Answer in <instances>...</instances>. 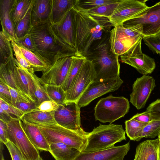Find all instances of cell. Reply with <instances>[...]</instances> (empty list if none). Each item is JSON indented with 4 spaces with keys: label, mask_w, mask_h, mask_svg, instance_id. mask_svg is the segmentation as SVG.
I'll return each instance as SVG.
<instances>
[{
    "label": "cell",
    "mask_w": 160,
    "mask_h": 160,
    "mask_svg": "<svg viewBox=\"0 0 160 160\" xmlns=\"http://www.w3.org/2000/svg\"><path fill=\"white\" fill-rule=\"evenodd\" d=\"M75 9L74 38L76 55L85 57L92 43L114 27L108 18L91 15Z\"/></svg>",
    "instance_id": "1"
},
{
    "label": "cell",
    "mask_w": 160,
    "mask_h": 160,
    "mask_svg": "<svg viewBox=\"0 0 160 160\" xmlns=\"http://www.w3.org/2000/svg\"><path fill=\"white\" fill-rule=\"evenodd\" d=\"M110 32L94 42L85 56L92 63L95 72L94 81L115 79L120 77L119 57L111 50Z\"/></svg>",
    "instance_id": "2"
},
{
    "label": "cell",
    "mask_w": 160,
    "mask_h": 160,
    "mask_svg": "<svg viewBox=\"0 0 160 160\" xmlns=\"http://www.w3.org/2000/svg\"><path fill=\"white\" fill-rule=\"evenodd\" d=\"M50 21L38 24L33 27L30 34L36 53L51 66L59 59L76 55L56 42L51 29Z\"/></svg>",
    "instance_id": "3"
},
{
    "label": "cell",
    "mask_w": 160,
    "mask_h": 160,
    "mask_svg": "<svg viewBox=\"0 0 160 160\" xmlns=\"http://www.w3.org/2000/svg\"><path fill=\"white\" fill-rule=\"evenodd\" d=\"M125 133L122 125L100 123L89 132L87 144L82 152H91L112 147L115 143L126 140Z\"/></svg>",
    "instance_id": "4"
},
{
    "label": "cell",
    "mask_w": 160,
    "mask_h": 160,
    "mask_svg": "<svg viewBox=\"0 0 160 160\" xmlns=\"http://www.w3.org/2000/svg\"><path fill=\"white\" fill-rule=\"evenodd\" d=\"M130 105L128 100L123 97L110 95L100 99L94 108L96 120L110 124L123 117L128 112Z\"/></svg>",
    "instance_id": "5"
},
{
    "label": "cell",
    "mask_w": 160,
    "mask_h": 160,
    "mask_svg": "<svg viewBox=\"0 0 160 160\" xmlns=\"http://www.w3.org/2000/svg\"><path fill=\"white\" fill-rule=\"evenodd\" d=\"M36 126L44 135L49 145L61 142L74 148L81 152H83L86 147L87 138L57 123Z\"/></svg>",
    "instance_id": "6"
},
{
    "label": "cell",
    "mask_w": 160,
    "mask_h": 160,
    "mask_svg": "<svg viewBox=\"0 0 160 160\" xmlns=\"http://www.w3.org/2000/svg\"><path fill=\"white\" fill-rule=\"evenodd\" d=\"M9 141L20 150L25 160H38L42 158L38 150L32 144L26 134L20 119L15 118L8 123Z\"/></svg>",
    "instance_id": "7"
},
{
    "label": "cell",
    "mask_w": 160,
    "mask_h": 160,
    "mask_svg": "<svg viewBox=\"0 0 160 160\" xmlns=\"http://www.w3.org/2000/svg\"><path fill=\"white\" fill-rule=\"evenodd\" d=\"M80 108L77 102H66L53 111L54 119L59 125L75 131L87 138L89 132L81 127Z\"/></svg>",
    "instance_id": "8"
},
{
    "label": "cell",
    "mask_w": 160,
    "mask_h": 160,
    "mask_svg": "<svg viewBox=\"0 0 160 160\" xmlns=\"http://www.w3.org/2000/svg\"><path fill=\"white\" fill-rule=\"evenodd\" d=\"M125 28L142 26L143 37L160 33V1L148 7L133 18L122 24Z\"/></svg>",
    "instance_id": "9"
},
{
    "label": "cell",
    "mask_w": 160,
    "mask_h": 160,
    "mask_svg": "<svg viewBox=\"0 0 160 160\" xmlns=\"http://www.w3.org/2000/svg\"><path fill=\"white\" fill-rule=\"evenodd\" d=\"M141 36L125 53L121 55V61L132 67L140 74L147 75L151 73L156 68L154 59L142 52Z\"/></svg>",
    "instance_id": "10"
},
{
    "label": "cell",
    "mask_w": 160,
    "mask_h": 160,
    "mask_svg": "<svg viewBox=\"0 0 160 160\" xmlns=\"http://www.w3.org/2000/svg\"><path fill=\"white\" fill-rule=\"evenodd\" d=\"M75 10L74 8H72L60 21L51 24L50 29L59 44L65 49L76 53L74 38Z\"/></svg>",
    "instance_id": "11"
},
{
    "label": "cell",
    "mask_w": 160,
    "mask_h": 160,
    "mask_svg": "<svg viewBox=\"0 0 160 160\" xmlns=\"http://www.w3.org/2000/svg\"><path fill=\"white\" fill-rule=\"evenodd\" d=\"M95 78L92 62L86 59L70 87L65 92V102H77Z\"/></svg>",
    "instance_id": "12"
},
{
    "label": "cell",
    "mask_w": 160,
    "mask_h": 160,
    "mask_svg": "<svg viewBox=\"0 0 160 160\" xmlns=\"http://www.w3.org/2000/svg\"><path fill=\"white\" fill-rule=\"evenodd\" d=\"M123 83L120 77L115 79L94 81L78 99L77 104L80 108L84 107L96 98L117 90Z\"/></svg>",
    "instance_id": "13"
},
{
    "label": "cell",
    "mask_w": 160,
    "mask_h": 160,
    "mask_svg": "<svg viewBox=\"0 0 160 160\" xmlns=\"http://www.w3.org/2000/svg\"><path fill=\"white\" fill-rule=\"evenodd\" d=\"M145 1L119 0L112 14L108 18L114 27L122 24L147 8Z\"/></svg>",
    "instance_id": "14"
},
{
    "label": "cell",
    "mask_w": 160,
    "mask_h": 160,
    "mask_svg": "<svg viewBox=\"0 0 160 160\" xmlns=\"http://www.w3.org/2000/svg\"><path fill=\"white\" fill-rule=\"evenodd\" d=\"M156 86L155 80L152 76L143 75L137 78L132 86L130 102L138 110L144 108Z\"/></svg>",
    "instance_id": "15"
},
{
    "label": "cell",
    "mask_w": 160,
    "mask_h": 160,
    "mask_svg": "<svg viewBox=\"0 0 160 160\" xmlns=\"http://www.w3.org/2000/svg\"><path fill=\"white\" fill-rule=\"evenodd\" d=\"M72 56L60 58L55 61L46 71L42 72L40 78L46 84L61 86L68 72Z\"/></svg>",
    "instance_id": "16"
},
{
    "label": "cell",
    "mask_w": 160,
    "mask_h": 160,
    "mask_svg": "<svg viewBox=\"0 0 160 160\" xmlns=\"http://www.w3.org/2000/svg\"><path fill=\"white\" fill-rule=\"evenodd\" d=\"M130 148L126 144L91 152H81L74 160H123Z\"/></svg>",
    "instance_id": "17"
},
{
    "label": "cell",
    "mask_w": 160,
    "mask_h": 160,
    "mask_svg": "<svg viewBox=\"0 0 160 160\" xmlns=\"http://www.w3.org/2000/svg\"><path fill=\"white\" fill-rule=\"evenodd\" d=\"M139 38L130 37L118 27L115 26L110 32L109 42L111 50L119 57L126 53Z\"/></svg>",
    "instance_id": "18"
},
{
    "label": "cell",
    "mask_w": 160,
    "mask_h": 160,
    "mask_svg": "<svg viewBox=\"0 0 160 160\" xmlns=\"http://www.w3.org/2000/svg\"><path fill=\"white\" fill-rule=\"evenodd\" d=\"M32 74L17 65L15 72V79L19 91L28 97L32 102L37 103L35 95V85Z\"/></svg>",
    "instance_id": "19"
},
{
    "label": "cell",
    "mask_w": 160,
    "mask_h": 160,
    "mask_svg": "<svg viewBox=\"0 0 160 160\" xmlns=\"http://www.w3.org/2000/svg\"><path fill=\"white\" fill-rule=\"evenodd\" d=\"M14 0H0V19L2 31L11 41L16 38L10 12Z\"/></svg>",
    "instance_id": "20"
},
{
    "label": "cell",
    "mask_w": 160,
    "mask_h": 160,
    "mask_svg": "<svg viewBox=\"0 0 160 160\" xmlns=\"http://www.w3.org/2000/svg\"><path fill=\"white\" fill-rule=\"evenodd\" d=\"M52 1L34 0L31 12V21L33 27L41 22L50 21Z\"/></svg>",
    "instance_id": "21"
},
{
    "label": "cell",
    "mask_w": 160,
    "mask_h": 160,
    "mask_svg": "<svg viewBox=\"0 0 160 160\" xmlns=\"http://www.w3.org/2000/svg\"><path fill=\"white\" fill-rule=\"evenodd\" d=\"M158 138L148 140L137 146L134 160H159Z\"/></svg>",
    "instance_id": "22"
},
{
    "label": "cell",
    "mask_w": 160,
    "mask_h": 160,
    "mask_svg": "<svg viewBox=\"0 0 160 160\" xmlns=\"http://www.w3.org/2000/svg\"><path fill=\"white\" fill-rule=\"evenodd\" d=\"M22 123L24 131L33 145L38 150L49 152V145L38 127L23 121Z\"/></svg>",
    "instance_id": "23"
},
{
    "label": "cell",
    "mask_w": 160,
    "mask_h": 160,
    "mask_svg": "<svg viewBox=\"0 0 160 160\" xmlns=\"http://www.w3.org/2000/svg\"><path fill=\"white\" fill-rule=\"evenodd\" d=\"M78 0H52L50 21L51 24L60 21L67 13L74 8Z\"/></svg>",
    "instance_id": "24"
},
{
    "label": "cell",
    "mask_w": 160,
    "mask_h": 160,
    "mask_svg": "<svg viewBox=\"0 0 160 160\" xmlns=\"http://www.w3.org/2000/svg\"><path fill=\"white\" fill-rule=\"evenodd\" d=\"M49 152L56 160H74L81 152L78 150L61 142L49 145Z\"/></svg>",
    "instance_id": "25"
},
{
    "label": "cell",
    "mask_w": 160,
    "mask_h": 160,
    "mask_svg": "<svg viewBox=\"0 0 160 160\" xmlns=\"http://www.w3.org/2000/svg\"><path fill=\"white\" fill-rule=\"evenodd\" d=\"M21 121L34 125H47L57 123L51 112L35 111L24 114L21 118Z\"/></svg>",
    "instance_id": "26"
},
{
    "label": "cell",
    "mask_w": 160,
    "mask_h": 160,
    "mask_svg": "<svg viewBox=\"0 0 160 160\" xmlns=\"http://www.w3.org/2000/svg\"><path fill=\"white\" fill-rule=\"evenodd\" d=\"M16 66L14 57L5 63L0 64V81L19 91L15 79Z\"/></svg>",
    "instance_id": "27"
},
{
    "label": "cell",
    "mask_w": 160,
    "mask_h": 160,
    "mask_svg": "<svg viewBox=\"0 0 160 160\" xmlns=\"http://www.w3.org/2000/svg\"><path fill=\"white\" fill-rule=\"evenodd\" d=\"M71 65L65 80L61 86L64 91H67L78 75L82 65L86 60L84 56L74 55L71 57Z\"/></svg>",
    "instance_id": "28"
},
{
    "label": "cell",
    "mask_w": 160,
    "mask_h": 160,
    "mask_svg": "<svg viewBox=\"0 0 160 160\" xmlns=\"http://www.w3.org/2000/svg\"><path fill=\"white\" fill-rule=\"evenodd\" d=\"M34 0H14L10 12L13 27L25 16Z\"/></svg>",
    "instance_id": "29"
},
{
    "label": "cell",
    "mask_w": 160,
    "mask_h": 160,
    "mask_svg": "<svg viewBox=\"0 0 160 160\" xmlns=\"http://www.w3.org/2000/svg\"><path fill=\"white\" fill-rule=\"evenodd\" d=\"M23 55L31 65L34 72L46 71L50 66L35 53L18 46Z\"/></svg>",
    "instance_id": "30"
},
{
    "label": "cell",
    "mask_w": 160,
    "mask_h": 160,
    "mask_svg": "<svg viewBox=\"0 0 160 160\" xmlns=\"http://www.w3.org/2000/svg\"><path fill=\"white\" fill-rule=\"evenodd\" d=\"M33 4L23 18L18 21L14 27L16 39L22 38L29 33L33 27L31 21V12Z\"/></svg>",
    "instance_id": "31"
},
{
    "label": "cell",
    "mask_w": 160,
    "mask_h": 160,
    "mask_svg": "<svg viewBox=\"0 0 160 160\" xmlns=\"http://www.w3.org/2000/svg\"><path fill=\"white\" fill-rule=\"evenodd\" d=\"M11 41L2 31L0 32V62L5 63L14 57Z\"/></svg>",
    "instance_id": "32"
},
{
    "label": "cell",
    "mask_w": 160,
    "mask_h": 160,
    "mask_svg": "<svg viewBox=\"0 0 160 160\" xmlns=\"http://www.w3.org/2000/svg\"><path fill=\"white\" fill-rule=\"evenodd\" d=\"M125 123L127 136L131 140L136 141L139 134L148 123L141 122L132 118Z\"/></svg>",
    "instance_id": "33"
},
{
    "label": "cell",
    "mask_w": 160,
    "mask_h": 160,
    "mask_svg": "<svg viewBox=\"0 0 160 160\" xmlns=\"http://www.w3.org/2000/svg\"><path fill=\"white\" fill-rule=\"evenodd\" d=\"M160 133V120H152L144 128L139 134L136 141L143 138H153Z\"/></svg>",
    "instance_id": "34"
},
{
    "label": "cell",
    "mask_w": 160,
    "mask_h": 160,
    "mask_svg": "<svg viewBox=\"0 0 160 160\" xmlns=\"http://www.w3.org/2000/svg\"><path fill=\"white\" fill-rule=\"evenodd\" d=\"M48 95L51 100L58 105L65 102V92L61 86L45 83Z\"/></svg>",
    "instance_id": "35"
},
{
    "label": "cell",
    "mask_w": 160,
    "mask_h": 160,
    "mask_svg": "<svg viewBox=\"0 0 160 160\" xmlns=\"http://www.w3.org/2000/svg\"><path fill=\"white\" fill-rule=\"evenodd\" d=\"M32 76L35 85V95L36 103L38 106L44 101L51 100L47 92L45 83L34 73L32 74Z\"/></svg>",
    "instance_id": "36"
},
{
    "label": "cell",
    "mask_w": 160,
    "mask_h": 160,
    "mask_svg": "<svg viewBox=\"0 0 160 160\" xmlns=\"http://www.w3.org/2000/svg\"><path fill=\"white\" fill-rule=\"evenodd\" d=\"M11 43L16 57L15 61L17 65L31 74H34V71L33 68L25 58L18 46L13 41H11Z\"/></svg>",
    "instance_id": "37"
},
{
    "label": "cell",
    "mask_w": 160,
    "mask_h": 160,
    "mask_svg": "<svg viewBox=\"0 0 160 160\" xmlns=\"http://www.w3.org/2000/svg\"><path fill=\"white\" fill-rule=\"evenodd\" d=\"M119 0H78L74 8L78 10L85 11L101 6L116 3Z\"/></svg>",
    "instance_id": "38"
},
{
    "label": "cell",
    "mask_w": 160,
    "mask_h": 160,
    "mask_svg": "<svg viewBox=\"0 0 160 160\" xmlns=\"http://www.w3.org/2000/svg\"><path fill=\"white\" fill-rule=\"evenodd\" d=\"M118 2L112 4L101 6L87 11H80L86 12L91 15L108 18L112 14L114 9L118 4Z\"/></svg>",
    "instance_id": "39"
},
{
    "label": "cell",
    "mask_w": 160,
    "mask_h": 160,
    "mask_svg": "<svg viewBox=\"0 0 160 160\" xmlns=\"http://www.w3.org/2000/svg\"><path fill=\"white\" fill-rule=\"evenodd\" d=\"M142 39L144 43L150 50L160 55V33L143 37Z\"/></svg>",
    "instance_id": "40"
},
{
    "label": "cell",
    "mask_w": 160,
    "mask_h": 160,
    "mask_svg": "<svg viewBox=\"0 0 160 160\" xmlns=\"http://www.w3.org/2000/svg\"><path fill=\"white\" fill-rule=\"evenodd\" d=\"M14 41L18 46L33 52H35L34 44L30 33L22 38L16 39Z\"/></svg>",
    "instance_id": "41"
},
{
    "label": "cell",
    "mask_w": 160,
    "mask_h": 160,
    "mask_svg": "<svg viewBox=\"0 0 160 160\" xmlns=\"http://www.w3.org/2000/svg\"><path fill=\"white\" fill-rule=\"evenodd\" d=\"M0 108L10 114L14 115L17 118L21 119L24 114L22 111L12 105L9 104L0 98Z\"/></svg>",
    "instance_id": "42"
},
{
    "label": "cell",
    "mask_w": 160,
    "mask_h": 160,
    "mask_svg": "<svg viewBox=\"0 0 160 160\" xmlns=\"http://www.w3.org/2000/svg\"><path fill=\"white\" fill-rule=\"evenodd\" d=\"M8 87L10 92L12 102L13 106L17 102H33L28 97L18 91L8 86Z\"/></svg>",
    "instance_id": "43"
},
{
    "label": "cell",
    "mask_w": 160,
    "mask_h": 160,
    "mask_svg": "<svg viewBox=\"0 0 160 160\" xmlns=\"http://www.w3.org/2000/svg\"><path fill=\"white\" fill-rule=\"evenodd\" d=\"M146 111L150 114L152 120H160V99L151 103Z\"/></svg>",
    "instance_id": "44"
},
{
    "label": "cell",
    "mask_w": 160,
    "mask_h": 160,
    "mask_svg": "<svg viewBox=\"0 0 160 160\" xmlns=\"http://www.w3.org/2000/svg\"><path fill=\"white\" fill-rule=\"evenodd\" d=\"M13 106L17 108L22 112L24 114L33 111H38V105L37 103L33 102H17Z\"/></svg>",
    "instance_id": "45"
},
{
    "label": "cell",
    "mask_w": 160,
    "mask_h": 160,
    "mask_svg": "<svg viewBox=\"0 0 160 160\" xmlns=\"http://www.w3.org/2000/svg\"><path fill=\"white\" fill-rule=\"evenodd\" d=\"M5 145L9 152L12 160H25L20 150L12 142L9 141Z\"/></svg>",
    "instance_id": "46"
},
{
    "label": "cell",
    "mask_w": 160,
    "mask_h": 160,
    "mask_svg": "<svg viewBox=\"0 0 160 160\" xmlns=\"http://www.w3.org/2000/svg\"><path fill=\"white\" fill-rule=\"evenodd\" d=\"M0 98L8 103L12 105L11 94L8 86L0 81Z\"/></svg>",
    "instance_id": "47"
},
{
    "label": "cell",
    "mask_w": 160,
    "mask_h": 160,
    "mask_svg": "<svg viewBox=\"0 0 160 160\" xmlns=\"http://www.w3.org/2000/svg\"><path fill=\"white\" fill-rule=\"evenodd\" d=\"M58 105L51 100H46L42 102L38 107V111L43 112H51L56 110Z\"/></svg>",
    "instance_id": "48"
},
{
    "label": "cell",
    "mask_w": 160,
    "mask_h": 160,
    "mask_svg": "<svg viewBox=\"0 0 160 160\" xmlns=\"http://www.w3.org/2000/svg\"><path fill=\"white\" fill-rule=\"evenodd\" d=\"M0 140L1 142L6 144L8 142L7 123L0 120Z\"/></svg>",
    "instance_id": "49"
},
{
    "label": "cell",
    "mask_w": 160,
    "mask_h": 160,
    "mask_svg": "<svg viewBox=\"0 0 160 160\" xmlns=\"http://www.w3.org/2000/svg\"><path fill=\"white\" fill-rule=\"evenodd\" d=\"M132 118L137 121L149 123L152 120L150 114L146 111L142 113H137Z\"/></svg>",
    "instance_id": "50"
},
{
    "label": "cell",
    "mask_w": 160,
    "mask_h": 160,
    "mask_svg": "<svg viewBox=\"0 0 160 160\" xmlns=\"http://www.w3.org/2000/svg\"><path fill=\"white\" fill-rule=\"evenodd\" d=\"M15 118H17L12 117L10 114L0 108V120L8 123Z\"/></svg>",
    "instance_id": "51"
},
{
    "label": "cell",
    "mask_w": 160,
    "mask_h": 160,
    "mask_svg": "<svg viewBox=\"0 0 160 160\" xmlns=\"http://www.w3.org/2000/svg\"><path fill=\"white\" fill-rule=\"evenodd\" d=\"M158 138L159 140L158 154L159 159L160 160V133L158 137Z\"/></svg>",
    "instance_id": "52"
},
{
    "label": "cell",
    "mask_w": 160,
    "mask_h": 160,
    "mask_svg": "<svg viewBox=\"0 0 160 160\" xmlns=\"http://www.w3.org/2000/svg\"><path fill=\"white\" fill-rule=\"evenodd\" d=\"M1 160H5L3 158V157H2V158Z\"/></svg>",
    "instance_id": "53"
},
{
    "label": "cell",
    "mask_w": 160,
    "mask_h": 160,
    "mask_svg": "<svg viewBox=\"0 0 160 160\" xmlns=\"http://www.w3.org/2000/svg\"><path fill=\"white\" fill-rule=\"evenodd\" d=\"M43 160L42 159V158L41 159H39V160Z\"/></svg>",
    "instance_id": "54"
}]
</instances>
